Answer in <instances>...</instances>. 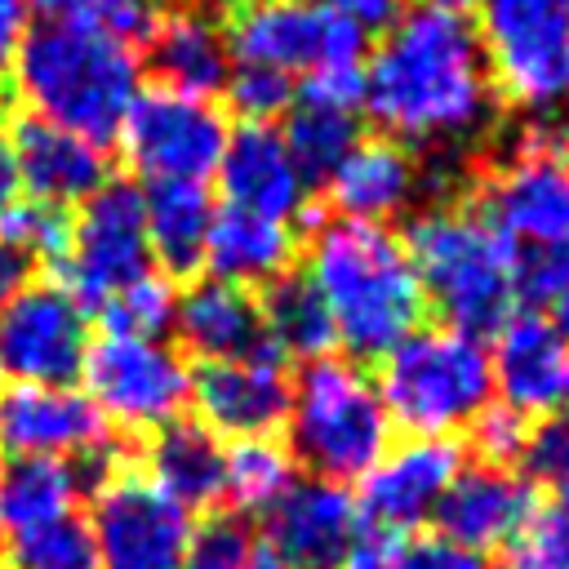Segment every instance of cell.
Here are the masks:
<instances>
[{"label":"cell","mask_w":569,"mask_h":569,"mask_svg":"<svg viewBox=\"0 0 569 569\" xmlns=\"http://www.w3.org/2000/svg\"><path fill=\"white\" fill-rule=\"evenodd\" d=\"M493 98L471 18L427 0L382 27V40L365 62L360 111H369L396 142L453 147L489 124Z\"/></svg>","instance_id":"1"},{"label":"cell","mask_w":569,"mask_h":569,"mask_svg":"<svg viewBox=\"0 0 569 569\" xmlns=\"http://www.w3.org/2000/svg\"><path fill=\"white\" fill-rule=\"evenodd\" d=\"M307 280L356 365L382 360L405 333L422 325L427 311L409 249L382 222H325L307 253Z\"/></svg>","instance_id":"2"},{"label":"cell","mask_w":569,"mask_h":569,"mask_svg":"<svg viewBox=\"0 0 569 569\" xmlns=\"http://www.w3.org/2000/svg\"><path fill=\"white\" fill-rule=\"evenodd\" d=\"M13 89L27 102V116H40L58 129H71L98 147H107L142 89V62L133 44L36 22L13 58Z\"/></svg>","instance_id":"3"},{"label":"cell","mask_w":569,"mask_h":569,"mask_svg":"<svg viewBox=\"0 0 569 569\" xmlns=\"http://www.w3.org/2000/svg\"><path fill=\"white\" fill-rule=\"evenodd\" d=\"M405 249L418 271L422 298L445 316L449 329L485 338L516 316V253L480 204H436L418 213L409 222Z\"/></svg>","instance_id":"4"},{"label":"cell","mask_w":569,"mask_h":569,"mask_svg":"<svg viewBox=\"0 0 569 569\" xmlns=\"http://www.w3.org/2000/svg\"><path fill=\"white\" fill-rule=\"evenodd\" d=\"M480 209L516 253L520 298H556L569 280V156L560 133L533 124L489 178Z\"/></svg>","instance_id":"5"},{"label":"cell","mask_w":569,"mask_h":569,"mask_svg":"<svg viewBox=\"0 0 569 569\" xmlns=\"http://www.w3.org/2000/svg\"><path fill=\"white\" fill-rule=\"evenodd\" d=\"M378 400L391 427L409 436H453L493 405V373L485 338L449 325H418L405 333L378 369Z\"/></svg>","instance_id":"6"},{"label":"cell","mask_w":569,"mask_h":569,"mask_svg":"<svg viewBox=\"0 0 569 569\" xmlns=\"http://www.w3.org/2000/svg\"><path fill=\"white\" fill-rule=\"evenodd\" d=\"M289 453L316 480L351 485L391 449V418L356 360H307L289 391Z\"/></svg>","instance_id":"7"},{"label":"cell","mask_w":569,"mask_h":569,"mask_svg":"<svg viewBox=\"0 0 569 569\" xmlns=\"http://www.w3.org/2000/svg\"><path fill=\"white\" fill-rule=\"evenodd\" d=\"M476 36L493 93L538 116L569 102V0H480Z\"/></svg>","instance_id":"8"},{"label":"cell","mask_w":569,"mask_h":569,"mask_svg":"<svg viewBox=\"0 0 569 569\" xmlns=\"http://www.w3.org/2000/svg\"><path fill=\"white\" fill-rule=\"evenodd\" d=\"M80 378L98 413L124 431H156L182 418L191 400V365L182 347H173L169 338H89Z\"/></svg>","instance_id":"9"},{"label":"cell","mask_w":569,"mask_h":569,"mask_svg":"<svg viewBox=\"0 0 569 569\" xmlns=\"http://www.w3.org/2000/svg\"><path fill=\"white\" fill-rule=\"evenodd\" d=\"M120 151L129 169L156 182H209L227 151L231 124L213 107V98H191L173 89H138L120 129Z\"/></svg>","instance_id":"10"},{"label":"cell","mask_w":569,"mask_h":569,"mask_svg":"<svg viewBox=\"0 0 569 569\" xmlns=\"http://www.w3.org/2000/svg\"><path fill=\"white\" fill-rule=\"evenodd\" d=\"M151 271L147 253V204L138 182L107 178L71 213V244L53 267V284L84 311H98L116 289Z\"/></svg>","instance_id":"11"},{"label":"cell","mask_w":569,"mask_h":569,"mask_svg":"<svg viewBox=\"0 0 569 569\" xmlns=\"http://www.w3.org/2000/svg\"><path fill=\"white\" fill-rule=\"evenodd\" d=\"M222 40L231 62H253L284 76L365 62V31L302 0H240L227 13Z\"/></svg>","instance_id":"12"},{"label":"cell","mask_w":569,"mask_h":569,"mask_svg":"<svg viewBox=\"0 0 569 569\" xmlns=\"http://www.w3.org/2000/svg\"><path fill=\"white\" fill-rule=\"evenodd\" d=\"M84 525L98 569H182L191 538V511L129 462L93 489V516Z\"/></svg>","instance_id":"13"},{"label":"cell","mask_w":569,"mask_h":569,"mask_svg":"<svg viewBox=\"0 0 569 569\" xmlns=\"http://www.w3.org/2000/svg\"><path fill=\"white\" fill-rule=\"evenodd\" d=\"M89 351V311L58 284L31 280L0 307V378L71 387Z\"/></svg>","instance_id":"14"},{"label":"cell","mask_w":569,"mask_h":569,"mask_svg":"<svg viewBox=\"0 0 569 569\" xmlns=\"http://www.w3.org/2000/svg\"><path fill=\"white\" fill-rule=\"evenodd\" d=\"M462 467V449L445 436H409L391 445L360 480V520L387 533H409L431 520L449 480Z\"/></svg>","instance_id":"15"},{"label":"cell","mask_w":569,"mask_h":569,"mask_svg":"<svg viewBox=\"0 0 569 569\" xmlns=\"http://www.w3.org/2000/svg\"><path fill=\"white\" fill-rule=\"evenodd\" d=\"M267 551L284 569H347L351 542L365 529L356 493L333 480H293L267 511Z\"/></svg>","instance_id":"16"},{"label":"cell","mask_w":569,"mask_h":569,"mask_svg":"<svg viewBox=\"0 0 569 569\" xmlns=\"http://www.w3.org/2000/svg\"><path fill=\"white\" fill-rule=\"evenodd\" d=\"M293 378L271 347L231 360H204L191 373V400L213 436H271L284 427Z\"/></svg>","instance_id":"17"},{"label":"cell","mask_w":569,"mask_h":569,"mask_svg":"<svg viewBox=\"0 0 569 569\" xmlns=\"http://www.w3.org/2000/svg\"><path fill=\"white\" fill-rule=\"evenodd\" d=\"M111 440L107 418L80 387L9 382L0 391V449L13 458H80Z\"/></svg>","instance_id":"18"},{"label":"cell","mask_w":569,"mask_h":569,"mask_svg":"<svg viewBox=\"0 0 569 569\" xmlns=\"http://www.w3.org/2000/svg\"><path fill=\"white\" fill-rule=\"evenodd\" d=\"M489 373L498 405L520 418L569 413V347L547 316L516 311L489 347Z\"/></svg>","instance_id":"19"},{"label":"cell","mask_w":569,"mask_h":569,"mask_svg":"<svg viewBox=\"0 0 569 569\" xmlns=\"http://www.w3.org/2000/svg\"><path fill=\"white\" fill-rule=\"evenodd\" d=\"M533 511H538L533 485L516 467L476 462V467H458V476L449 480L436 507V525L449 542L485 556L511 547L520 529L533 520Z\"/></svg>","instance_id":"20"},{"label":"cell","mask_w":569,"mask_h":569,"mask_svg":"<svg viewBox=\"0 0 569 569\" xmlns=\"http://www.w3.org/2000/svg\"><path fill=\"white\" fill-rule=\"evenodd\" d=\"M9 156H13V169H18V182L31 200L40 204H80L89 200L111 173L107 164V147L71 133V129H58L40 116H22L13 120V138H9Z\"/></svg>","instance_id":"21"},{"label":"cell","mask_w":569,"mask_h":569,"mask_svg":"<svg viewBox=\"0 0 569 569\" xmlns=\"http://www.w3.org/2000/svg\"><path fill=\"white\" fill-rule=\"evenodd\" d=\"M213 178H218L227 204H236V209L280 218V222H293L307 213L311 182L298 173L280 129H271V124H240L227 138V151H222Z\"/></svg>","instance_id":"22"},{"label":"cell","mask_w":569,"mask_h":569,"mask_svg":"<svg viewBox=\"0 0 569 569\" xmlns=\"http://www.w3.org/2000/svg\"><path fill=\"white\" fill-rule=\"evenodd\" d=\"M325 187L342 218L387 227L418 200L422 169L409 156V147L396 138H356V147L333 164Z\"/></svg>","instance_id":"23"},{"label":"cell","mask_w":569,"mask_h":569,"mask_svg":"<svg viewBox=\"0 0 569 569\" xmlns=\"http://www.w3.org/2000/svg\"><path fill=\"white\" fill-rule=\"evenodd\" d=\"M142 44H147V67L160 80V89L213 98V93H222V84L231 76V53H227L222 27L204 9L160 13Z\"/></svg>","instance_id":"24"},{"label":"cell","mask_w":569,"mask_h":569,"mask_svg":"<svg viewBox=\"0 0 569 569\" xmlns=\"http://www.w3.org/2000/svg\"><path fill=\"white\" fill-rule=\"evenodd\" d=\"M173 333L200 360H231V356H249V351L267 347L253 289L227 284L218 276L196 280L178 293Z\"/></svg>","instance_id":"25"},{"label":"cell","mask_w":569,"mask_h":569,"mask_svg":"<svg viewBox=\"0 0 569 569\" xmlns=\"http://www.w3.org/2000/svg\"><path fill=\"white\" fill-rule=\"evenodd\" d=\"M293 249H298L293 222L222 204V209H213V222H209L204 267H209V276H218L227 284H240V289L262 284L267 289L271 280H280L293 267Z\"/></svg>","instance_id":"26"},{"label":"cell","mask_w":569,"mask_h":569,"mask_svg":"<svg viewBox=\"0 0 569 569\" xmlns=\"http://www.w3.org/2000/svg\"><path fill=\"white\" fill-rule=\"evenodd\" d=\"M147 449H142V476L173 498L187 511L213 507L222 502V471H227V449L222 440L204 427V422H187L173 418L156 431H147Z\"/></svg>","instance_id":"27"},{"label":"cell","mask_w":569,"mask_h":569,"mask_svg":"<svg viewBox=\"0 0 569 569\" xmlns=\"http://www.w3.org/2000/svg\"><path fill=\"white\" fill-rule=\"evenodd\" d=\"M147 204V253L160 276L178 280L204 267V240L213 222V196L200 182H156L142 191Z\"/></svg>","instance_id":"28"},{"label":"cell","mask_w":569,"mask_h":569,"mask_svg":"<svg viewBox=\"0 0 569 569\" xmlns=\"http://www.w3.org/2000/svg\"><path fill=\"white\" fill-rule=\"evenodd\" d=\"M258 316H262V338L280 360L307 365V360L329 356L338 342L333 320H329V311H325V302L307 276L284 271L280 280H271L262 302H258Z\"/></svg>","instance_id":"29"},{"label":"cell","mask_w":569,"mask_h":569,"mask_svg":"<svg viewBox=\"0 0 569 569\" xmlns=\"http://www.w3.org/2000/svg\"><path fill=\"white\" fill-rule=\"evenodd\" d=\"M80 493L84 489L67 458H13L0 471V520L18 533L31 525L71 516Z\"/></svg>","instance_id":"30"},{"label":"cell","mask_w":569,"mask_h":569,"mask_svg":"<svg viewBox=\"0 0 569 569\" xmlns=\"http://www.w3.org/2000/svg\"><path fill=\"white\" fill-rule=\"evenodd\" d=\"M293 480H298V462H293L289 445L276 436H249L227 449L222 498H231L236 511L262 516Z\"/></svg>","instance_id":"31"},{"label":"cell","mask_w":569,"mask_h":569,"mask_svg":"<svg viewBox=\"0 0 569 569\" xmlns=\"http://www.w3.org/2000/svg\"><path fill=\"white\" fill-rule=\"evenodd\" d=\"M280 138H284L298 173L307 182H325L333 173V164L356 147L360 124H356V111H338V107H320V102H298V107H289Z\"/></svg>","instance_id":"32"},{"label":"cell","mask_w":569,"mask_h":569,"mask_svg":"<svg viewBox=\"0 0 569 569\" xmlns=\"http://www.w3.org/2000/svg\"><path fill=\"white\" fill-rule=\"evenodd\" d=\"M31 13H40V22L98 31L124 44H142L160 18L156 0H31Z\"/></svg>","instance_id":"33"},{"label":"cell","mask_w":569,"mask_h":569,"mask_svg":"<svg viewBox=\"0 0 569 569\" xmlns=\"http://www.w3.org/2000/svg\"><path fill=\"white\" fill-rule=\"evenodd\" d=\"M173 307H178V289L169 276L147 271L138 280H129L124 289H116L102 307V333H133V338H164L173 329Z\"/></svg>","instance_id":"34"},{"label":"cell","mask_w":569,"mask_h":569,"mask_svg":"<svg viewBox=\"0 0 569 569\" xmlns=\"http://www.w3.org/2000/svg\"><path fill=\"white\" fill-rule=\"evenodd\" d=\"M9 569H98L89 525L71 511V516L18 529L9 542Z\"/></svg>","instance_id":"35"},{"label":"cell","mask_w":569,"mask_h":569,"mask_svg":"<svg viewBox=\"0 0 569 569\" xmlns=\"http://www.w3.org/2000/svg\"><path fill=\"white\" fill-rule=\"evenodd\" d=\"M0 240L13 244L18 253H27L31 262H49L58 267L67 244H71V213L58 204H40V200H18L4 218H0Z\"/></svg>","instance_id":"36"},{"label":"cell","mask_w":569,"mask_h":569,"mask_svg":"<svg viewBox=\"0 0 569 569\" xmlns=\"http://www.w3.org/2000/svg\"><path fill=\"white\" fill-rule=\"evenodd\" d=\"M231 107L244 116V124H271L293 107V76L253 67V62H231V76L222 84Z\"/></svg>","instance_id":"37"},{"label":"cell","mask_w":569,"mask_h":569,"mask_svg":"<svg viewBox=\"0 0 569 569\" xmlns=\"http://www.w3.org/2000/svg\"><path fill=\"white\" fill-rule=\"evenodd\" d=\"M253 533L236 516H209L204 525H191L182 569H240L253 551Z\"/></svg>","instance_id":"38"},{"label":"cell","mask_w":569,"mask_h":569,"mask_svg":"<svg viewBox=\"0 0 569 569\" xmlns=\"http://www.w3.org/2000/svg\"><path fill=\"white\" fill-rule=\"evenodd\" d=\"M467 431H471V445H476L480 462H489V467H516L520 462V449H525V436H529V418H520L507 405H485L471 418Z\"/></svg>","instance_id":"39"},{"label":"cell","mask_w":569,"mask_h":569,"mask_svg":"<svg viewBox=\"0 0 569 569\" xmlns=\"http://www.w3.org/2000/svg\"><path fill=\"white\" fill-rule=\"evenodd\" d=\"M520 476L533 485V480H547L556 485L565 471H569V413H551V418H538L525 436V449H520Z\"/></svg>","instance_id":"40"},{"label":"cell","mask_w":569,"mask_h":569,"mask_svg":"<svg viewBox=\"0 0 569 569\" xmlns=\"http://www.w3.org/2000/svg\"><path fill=\"white\" fill-rule=\"evenodd\" d=\"M365 98V62H338L302 76V102L338 107V111H360Z\"/></svg>","instance_id":"41"},{"label":"cell","mask_w":569,"mask_h":569,"mask_svg":"<svg viewBox=\"0 0 569 569\" xmlns=\"http://www.w3.org/2000/svg\"><path fill=\"white\" fill-rule=\"evenodd\" d=\"M396 569H489L485 556L449 542L445 533H427V538H405Z\"/></svg>","instance_id":"42"},{"label":"cell","mask_w":569,"mask_h":569,"mask_svg":"<svg viewBox=\"0 0 569 569\" xmlns=\"http://www.w3.org/2000/svg\"><path fill=\"white\" fill-rule=\"evenodd\" d=\"M400 542H405V533H387V529L365 525V529L356 533V542H351L347 569H396Z\"/></svg>","instance_id":"43"},{"label":"cell","mask_w":569,"mask_h":569,"mask_svg":"<svg viewBox=\"0 0 569 569\" xmlns=\"http://www.w3.org/2000/svg\"><path fill=\"white\" fill-rule=\"evenodd\" d=\"M320 13H333L360 31H373V27H387L396 18V0H302Z\"/></svg>","instance_id":"44"},{"label":"cell","mask_w":569,"mask_h":569,"mask_svg":"<svg viewBox=\"0 0 569 569\" xmlns=\"http://www.w3.org/2000/svg\"><path fill=\"white\" fill-rule=\"evenodd\" d=\"M27 31H31V0H0V71L13 67Z\"/></svg>","instance_id":"45"},{"label":"cell","mask_w":569,"mask_h":569,"mask_svg":"<svg viewBox=\"0 0 569 569\" xmlns=\"http://www.w3.org/2000/svg\"><path fill=\"white\" fill-rule=\"evenodd\" d=\"M31 271H36V262H31L27 253H18L13 244H4V240H0V307H4L18 289H27V284H31Z\"/></svg>","instance_id":"46"},{"label":"cell","mask_w":569,"mask_h":569,"mask_svg":"<svg viewBox=\"0 0 569 569\" xmlns=\"http://www.w3.org/2000/svg\"><path fill=\"white\" fill-rule=\"evenodd\" d=\"M18 196H22V182H18L13 156H9V147H0V218L18 204Z\"/></svg>","instance_id":"47"},{"label":"cell","mask_w":569,"mask_h":569,"mask_svg":"<svg viewBox=\"0 0 569 569\" xmlns=\"http://www.w3.org/2000/svg\"><path fill=\"white\" fill-rule=\"evenodd\" d=\"M551 302H556L551 325H556V333H560V338H565V347H569V280L556 289V298H551Z\"/></svg>","instance_id":"48"},{"label":"cell","mask_w":569,"mask_h":569,"mask_svg":"<svg viewBox=\"0 0 569 569\" xmlns=\"http://www.w3.org/2000/svg\"><path fill=\"white\" fill-rule=\"evenodd\" d=\"M240 569H284V560H276L267 547H253V551H249V560H244Z\"/></svg>","instance_id":"49"},{"label":"cell","mask_w":569,"mask_h":569,"mask_svg":"<svg viewBox=\"0 0 569 569\" xmlns=\"http://www.w3.org/2000/svg\"><path fill=\"white\" fill-rule=\"evenodd\" d=\"M4 124H9V93L0 89V133H4Z\"/></svg>","instance_id":"50"},{"label":"cell","mask_w":569,"mask_h":569,"mask_svg":"<svg viewBox=\"0 0 569 569\" xmlns=\"http://www.w3.org/2000/svg\"><path fill=\"white\" fill-rule=\"evenodd\" d=\"M440 4H449V9H462V13H467V4H480V0H440Z\"/></svg>","instance_id":"51"},{"label":"cell","mask_w":569,"mask_h":569,"mask_svg":"<svg viewBox=\"0 0 569 569\" xmlns=\"http://www.w3.org/2000/svg\"><path fill=\"white\" fill-rule=\"evenodd\" d=\"M0 529H4V520H0Z\"/></svg>","instance_id":"52"},{"label":"cell","mask_w":569,"mask_h":569,"mask_svg":"<svg viewBox=\"0 0 569 569\" xmlns=\"http://www.w3.org/2000/svg\"><path fill=\"white\" fill-rule=\"evenodd\" d=\"M507 569H511V565H507Z\"/></svg>","instance_id":"53"}]
</instances>
